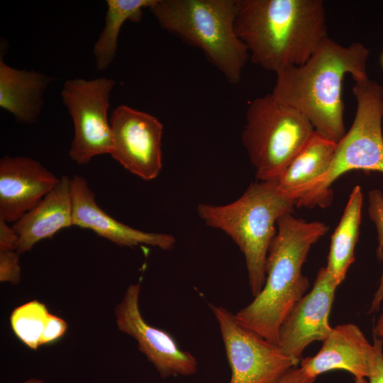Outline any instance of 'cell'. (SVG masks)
<instances>
[{
	"instance_id": "1",
	"label": "cell",
	"mask_w": 383,
	"mask_h": 383,
	"mask_svg": "<svg viewBox=\"0 0 383 383\" xmlns=\"http://www.w3.org/2000/svg\"><path fill=\"white\" fill-rule=\"evenodd\" d=\"M235 28L250 61L275 74L306 62L328 37L322 0H237Z\"/></svg>"
},
{
	"instance_id": "2",
	"label": "cell",
	"mask_w": 383,
	"mask_h": 383,
	"mask_svg": "<svg viewBox=\"0 0 383 383\" xmlns=\"http://www.w3.org/2000/svg\"><path fill=\"white\" fill-rule=\"evenodd\" d=\"M369 55L361 43L343 46L327 37L306 62L276 73L272 92L302 113L316 132L338 143L346 133L343 79L347 74L355 82L367 78Z\"/></svg>"
},
{
	"instance_id": "3",
	"label": "cell",
	"mask_w": 383,
	"mask_h": 383,
	"mask_svg": "<svg viewBox=\"0 0 383 383\" xmlns=\"http://www.w3.org/2000/svg\"><path fill=\"white\" fill-rule=\"evenodd\" d=\"M328 230L322 222H308L292 213L278 219L266 260L264 286L235 314L241 325L278 345L282 322L309 287L308 278L302 274L303 265L311 246Z\"/></svg>"
},
{
	"instance_id": "4",
	"label": "cell",
	"mask_w": 383,
	"mask_h": 383,
	"mask_svg": "<svg viewBox=\"0 0 383 383\" xmlns=\"http://www.w3.org/2000/svg\"><path fill=\"white\" fill-rule=\"evenodd\" d=\"M296 201L284 195L276 180H257L235 201L224 205L201 203L199 217L209 227L226 234L244 255L252 294L262 289L268 250L278 219L292 213Z\"/></svg>"
},
{
	"instance_id": "5",
	"label": "cell",
	"mask_w": 383,
	"mask_h": 383,
	"mask_svg": "<svg viewBox=\"0 0 383 383\" xmlns=\"http://www.w3.org/2000/svg\"><path fill=\"white\" fill-rule=\"evenodd\" d=\"M160 26L200 49L231 84L249 59L235 28L237 0H154L148 8Z\"/></svg>"
},
{
	"instance_id": "6",
	"label": "cell",
	"mask_w": 383,
	"mask_h": 383,
	"mask_svg": "<svg viewBox=\"0 0 383 383\" xmlns=\"http://www.w3.org/2000/svg\"><path fill=\"white\" fill-rule=\"evenodd\" d=\"M352 91L357 102L353 123L337 143L327 172L305 190L296 206H328L333 183L349 171L383 173V86L367 77L355 82Z\"/></svg>"
},
{
	"instance_id": "7",
	"label": "cell",
	"mask_w": 383,
	"mask_h": 383,
	"mask_svg": "<svg viewBox=\"0 0 383 383\" xmlns=\"http://www.w3.org/2000/svg\"><path fill=\"white\" fill-rule=\"evenodd\" d=\"M315 130L299 111L272 92L249 104L241 141L257 180H277Z\"/></svg>"
},
{
	"instance_id": "8",
	"label": "cell",
	"mask_w": 383,
	"mask_h": 383,
	"mask_svg": "<svg viewBox=\"0 0 383 383\" xmlns=\"http://www.w3.org/2000/svg\"><path fill=\"white\" fill-rule=\"evenodd\" d=\"M115 81L106 77L76 78L67 79L63 84L62 99L74 128L69 156L78 165L87 164L93 157L112 151L108 109Z\"/></svg>"
},
{
	"instance_id": "9",
	"label": "cell",
	"mask_w": 383,
	"mask_h": 383,
	"mask_svg": "<svg viewBox=\"0 0 383 383\" xmlns=\"http://www.w3.org/2000/svg\"><path fill=\"white\" fill-rule=\"evenodd\" d=\"M221 331L231 370L229 383H275L299 362L277 344L241 325L235 314L209 304Z\"/></svg>"
},
{
	"instance_id": "10",
	"label": "cell",
	"mask_w": 383,
	"mask_h": 383,
	"mask_svg": "<svg viewBox=\"0 0 383 383\" xmlns=\"http://www.w3.org/2000/svg\"><path fill=\"white\" fill-rule=\"evenodd\" d=\"M113 135L112 157L131 173L152 180L162 168L164 127L155 116L120 105L109 120Z\"/></svg>"
},
{
	"instance_id": "11",
	"label": "cell",
	"mask_w": 383,
	"mask_h": 383,
	"mask_svg": "<svg viewBox=\"0 0 383 383\" xmlns=\"http://www.w3.org/2000/svg\"><path fill=\"white\" fill-rule=\"evenodd\" d=\"M140 282L130 284L121 301L116 306V323L119 331L138 342L160 377L189 376L197 372L198 362L189 352L182 350L176 340L164 330L149 325L139 308Z\"/></svg>"
},
{
	"instance_id": "12",
	"label": "cell",
	"mask_w": 383,
	"mask_h": 383,
	"mask_svg": "<svg viewBox=\"0 0 383 383\" xmlns=\"http://www.w3.org/2000/svg\"><path fill=\"white\" fill-rule=\"evenodd\" d=\"M340 285L326 269L321 267L311 290L293 307L279 331L278 345L300 362L304 349L316 340L324 341L331 333L330 313Z\"/></svg>"
},
{
	"instance_id": "13",
	"label": "cell",
	"mask_w": 383,
	"mask_h": 383,
	"mask_svg": "<svg viewBox=\"0 0 383 383\" xmlns=\"http://www.w3.org/2000/svg\"><path fill=\"white\" fill-rule=\"evenodd\" d=\"M383 339L374 337L372 344L354 323H344L333 328L316 355L301 360L300 367L310 377L332 370H344L355 379H368L377 360Z\"/></svg>"
},
{
	"instance_id": "14",
	"label": "cell",
	"mask_w": 383,
	"mask_h": 383,
	"mask_svg": "<svg viewBox=\"0 0 383 383\" xmlns=\"http://www.w3.org/2000/svg\"><path fill=\"white\" fill-rule=\"evenodd\" d=\"M60 178L28 157L0 160V218L14 223L35 207Z\"/></svg>"
},
{
	"instance_id": "15",
	"label": "cell",
	"mask_w": 383,
	"mask_h": 383,
	"mask_svg": "<svg viewBox=\"0 0 383 383\" xmlns=\"http://www.w3.org/2000/svg\"><path fill=\"white\" fill-rule=\"evenodd\" d=\"M73 226L91 230L98 235L121 246L148 245L169 250L174 248V235L145 232L118 221L97 204L95 195L86 179L74 174L70 181Z\"/></svg>"
},
{
	"instance_id": "16",
	"label": "cell",
	"mask_w": 383,
	"mask_h": 383,
	"mask_svg": "<svg viewBox=\"0 0 383 383\" xmlns=\"http://www.w3.org/2000/svg\"><path fill=\"white\" fill-rule=\"evenodd\" d=\"M70 181L69 177L62 176L55 188L13 223L12 227L19 238L16 250L19 255L30 250L40 240L73 226Z\"/></svg>"
},
{
	"instance_id": "17",
	"label": "cell",
	"mask_w": 383,
	"mask_h": 383,
	"mask_svg": "<svg viewBox=\"0 0 383 383\" xmlns=\"http://www.w3.org/2000/svg\"><path fill=\"white\" fill-rule=\"evenodd\" d=\"M54 78L36 71L21 70L0 60V107L24 123L36 121L43 94Z\"/></svg>"
},
{
	"instance_id": "18",
	"label": "cell",
	"mask_w": 383,
	"mask_h": 383,
	"mask_svg": "<svg viewBox=\"0 0 383 383\" xmlns=\"http://www.w3.org/2000/svg\"><path fill=\"white\" fill-rule=\"evenodd\" d=\"M337 143L316 132L276 180L279 190L296 201L328 170Z\"/></svg>"
},
{
	"instance_id": "19",
	"label": "cell",
	"mask_w": 383,
	"mask_h": 383,
	"mask_svg": "<svg viewBox=\"0 0 383 383\" xmlns=\"http://www.w3.org/2000/svg\"><path fill=\"white\" fill-rule=\"evenodd\" d=\"M363 195L361 187L352 190L343 214L331 235L326 269L340 284L355 260L354 250L357 242Z\"/></svg>"
},
{
	"instance_id": "20",
	"label": "cell",
	"mask_w": 383,
	"mask_h": 383,
	"mask_svg": "<svg viewBox=\"0 0 383 383\" xmlns=\"http://www.w3.org/2000/svg\"><path fill=\"white\" fill-rule=\"evenodd\" d=\"M154 0H107L105 24L93 48L96 67L103 71L114 60L118 35L127 21L138 22L144 9H148Z\"/></svg>"
},
{
	"instance_id": "21",
	"label": "cell",
	"mask_w": 383,
	"mask_h": 383,
	"mask_svg": "<svg viewBox=\"0 0 383 383\" xmlns=\"http://www.w3.org/2000/svg\"><path fill=\"white\" fill-rule=\"evenodd\" d=\"M50 313L46 306L37 300L16 307L10 316L11 328L16 335L28 348L36 350Z\"/></svg>"
},
{
	"instance_id": "22",
	"label": "cell",
	"mask_w": 383,
	"mask_h": 383,
	"mask_svg": "<svg viewBox=\"0 0 383 383\" xmlns=\"http://www.w3.org/2000/svg\"><path fill=\"white\" fill-rule=\"evenodd\" d=\"M368 214L371 221L374 223L378 239V251L383 252V194L379 189H372L368 194ZM383 301V272L381 275L378 287L374 294L370 312L379 309Z\"/></svg>"
},
{
	"instance_id": "23",
	"label": "cell",
	"mask_w": 383,
	"mask_h": 383,
	"mask_svg": "<svg viewBox=\"0 0 383 383\" xmlns=\"http://www.w3.org/2000/svg\"><path fill=\"white\" fill-rule=\"evenodd\" d=\"M0 281L12 284H17L21 281L19 254L17 251H0Z\"/></svg>"
},
{
	"instance_id": "24",
	"label": "cell",
	"mask_w": 383,
	"mask_h": 383,
	"mask_svg": "<svg viewBox=\"0 0 383 383\" xmlns=\"http://www.w3.org/2000/svg\"><path fill=\"white\" fill-rule=\"evenodd\" d=\"M67 323L61 318L50 313L45 324L40 345L49 344L59 339L67 331Z\"/></svg>"
},
{
	"instance_id": "25",
	"label": "cell",
	"mask_w": 383,
	"mask_h": 383,
	"mask_svg": "<svg viewBox=\"0 0 383 383\" xmlns=\"http://www.w3.org/2000/svg\"><path fill=\"white\" fill-rule=\"evenodd\" d=\"M5 220L0 218V251H16L19 238L12 226Z\"/></svg>"
},
{
	"instance_id": "26",
	"label": "cell",
	"mask_w": 383,
	"mask_h": 383,
	"mask_svg": "<svg viewBox=\"0 0 383 383\" xmlns=\"http://www.w3.org/2000/svg\"><path fill=\"white\" fill-rule=\"evenodd\" d=\"M316 379L308 375L300 367L292 368L275 383H314Z\"/></svg>"
},
{
	"instance_id": "27",
	"label": "cell",
	"mask_w": 383,
	"mask_h": 383,
	"mask_svg": "<svg viewBox=\"0 0 383 383\" xmlns=\"http://www.w3.org/2000/svg\"><path fill=\"white\" fill-rule=\"evenodd\" d=\"M368 383H383V346L379 350L374 370Z\"/></svg>"
},
{
	"instance_id": "28",
	"label": "cell",
	"mask_w": 383,
	"mask_h": 383,
	"mask_svg": "<svg viewBox=\"0 0 383 383\" xmlns=\"http://www.w3.org/2000/svg\"><path fill=\"white\" fill-rule=\"evenodd\" d=\"M374 337L383 339V310L373 328Z\"/></svg>"
},
{
	"instance_id": "29",
	"label": "cell",
	"mask_w": 383,
	"mask_h": 383,
	"mask_svg": "<svg viewBox=\"0 0 383 383\" xmlns=\"http://www.w3.org/2000/svg\"><path fill=\"white\" fill-rule=\"evenodd\" d=\"M22 383H45V382L40 379H30Z\"/></svg>"
},
{
	"instance_id": "30",
	"label": "cell",
	"mask_w": 383,
	"mask_h": 383,
	"mask_svg": "<svg viewBox=\"0 0 383 383\" xmlns=\"http://www.w3.org/2000/svg\"><path fill=\"white\" fill-rule=\"evenodd\" d=\"M355 383H368L365 378L355 379Z\"/></svg>"
},
{
	"instance_id": "31",
	"label": "cell",
	"mask_w": 383,
	"mask_h": 383,
	"mask_svg": "<svg viewBox=\"0 0 383 383\" xmlns=\"http://www.w3.org/2000/svg\"><path fill=\"white\" fill-rule=\"evenodd\" d=\"M381 62H382V65L383 67V52H382V55L381 56Z\"/></svg>"
}]
</instances>
